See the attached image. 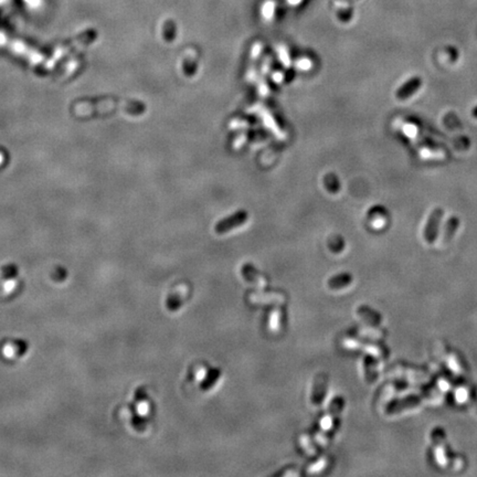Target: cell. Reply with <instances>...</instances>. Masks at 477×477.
I'll return each instance as SVG.
<instances>
[{
	"label": "cell",
	"instance_id": "obj_21",
	"mask_svg": "<svg viewBox=\"0 0 477 477\" xmlns=\"http://www.w3.org/2000/svg\"><path fill=\"white\" fill-rule=\"evenodd\" d=\"M451 380L452 379L447 374L443 373V371H439V373H437V382H439V385H440V390L444 392L451 390L452 385H453Z\"/></svg>",
	"mask_w": 477,
	"mask_h": 477
},
{
	"label": "cell",
	"instance_id": "obj_19",
	"mask_svg": "<svg viewBox=\"0 0 477 477\" xmlns=\"http://www.w3.org/2000/svg\"><path fill=\"white\" fill-rule=\"evenodd\" d=\"M324 182L326 189L331 193H337L340 190V182L335 174H327L324 178Z\"/></svg>",
	"mask_w": 477,
	"mask_h": 477
},
{
	"label": "cell",
	"instance_id": "obj_4",
	"mask_svg": "<svg viewBox=\"0 0 477 477\" xmlns=\"http://www.w3.org/2000/svg\"><path fill=\"white\" fill-rule=\"evenodd\" d=\"M435 351L454 374H456L458 376H464L467 373L466 366H465L463 359L461 358V356H459V353L456 352L455 350H453L452 348L447 347L444 342L436 343Z\"/></svg>",
	"mask_w": 477,
	"mask_h": 477
},
{
	"label": "cell",
	"instance_id": "obj_17",
	"mask_svg": "<svg viewBox=\"0 0 477 477\" xmlns=\"http://www.w3.org/2000/svg\"><path fill=\"white\" fill-rule=\"evenodd\" d=\"M365 377L369 384H373L377 380L378 377V368H377V363L373 358H366L365 359Z\"/></svg>",
	"mask_w": 477,
	"mask_h": 477
},
{
	"label": "cell",
	"instance_id": "obj_23",
	"mask_svg": "<svg viewBox=\"0 0 477 477\" xmlns=\"http://www.w3.org/2000/svg\"><path fill=\"white\" fill-rule=\"evenodd\" d=\"M472 116L474 118H477V106H475L472 110Z\"/></svg>",
	"mask_w": 477,
	"mask_h": 477
},
{
	"label": "cell",
	"instance_id": "obj_16",
	"mask_svg": "<svg viewBox=\"0 0 477 477\" xmlns=\"http://www.w3.org/2000/svg\"><path fill=\"white\" fill-rule=\"evenodd\" d=\"M242 273L244 277L250 282H252L253 284H258L259 286H265L266 285V281L261 276L258 271L255 270L251 264H246L242 270Z\"/></svg>",
	"mask_w": 477,
	"mask_h": 477
},
{
	"label": "cell",
	"instance_id": "obj_18",
	"mask_svg": "<svg viewBox=\"0 0 477 477\" xmlns=\"http://www.w3.org/2000/svg\"><path fill=\"white\" fill-rule=\"evenodd\" d=\"M459 225V221L457 218L452 217L448 219L446 226H445V231L444 234H443V244H446L452 240V237L455 234V232Z\"/></svg>",
	"mask_w": 477,
	"mask_h": 477
},
{
	"label": "cell",
	"instance_id": "obj_7",
	"mask_svg": "<svg viewBox=\"0 0 477 477\" xmlns=\"http://www.w3.org/2000/svg\"><path fill=\"white\" fill-rule=\"evenodd\" d=\"M443 214H444V211H443V209L441 208H436L431 212L424 229V240L426 241V243L432 244L436 240L437 234H439V228Z\"/></svg>",
	"mask_w": 477,
	"mask_h": 477
},
{
	"label": "cell",
	"instance_id": "obj_8",
	"mask_svg": "<svg viewBox=\"0 0 477 477\" xmlns=\"http://www.w3.org/2000/svg\"><path fill=\"white\" fill-rule=\"evenodd\" d=\"M343 408V399L340 397H337L334 399V401L331 402L328 413L326 414V417L321 420V426L323 429L327 431H334L335 428H337V419L338 415L340 414L341 410Z\"/></svg>",
	"mask_w": 477,
	"mask_h": 477
},
{
	"label": "cell",
	"instance_id": "obj_3",
	"mask_svg": "<svg viewBox=\"0 0 477 477\" xmlns=\"http://www.w3.org/2000/svg\"><path fill=\"white\" fill-rule=\"evenodd\" d=\"M387 376L390 377V378L419 382V384H424V382H428L431 379L428 371L404 364H396L391 366L390 368L387 369Z\"/></svg>",
	"mask_w": 477,
	"mask_h": 477
},
{
	"label": "cell",
	"instance_id": "obj_9",
	"mask_svg": "<svg viewBox=\"0 0 477 477\" xmlns=\"http://www.w3.org/2000/svg\"><path fill=\"white\" fill-rule=\"evenodd\" d=\"M421 86H422V79L420 76H412L398 88L396 96L400 101H406V99L411 97L413 94L417 93Z\"/></svg>",
	"mask_w": 477,
	"mask_h": 477
},
{
	"label": "cell",
	"instance_id": "obj_2",
	"mask_svg": "<svg viewBox=\"0 0 477 477\" xmlns=\"http://www.w3.org/2000/svg\"><path fill=\"white\" fill-rule=\"evenodd\" d=\"M443 401V393L437 389H431L422 395L400 399L388 404L387 413L393 415L406 411V410L421 407L424 403H440Z\"/></svg>",
	"mask_w": 477,
	"mask_h": 477
},
{
	"label": "cell",
	"instance_id": "obj_15",
	"mask_svg": "<svg viewBox=\"0 0 477 477\" xmlns=\"http://www.w3.org/2000/svg\"><path fill=\"white\" fill-rule=\"evenodd\" d=\"M187 294V288L185 290L184 287H180L178 291L171 294V295L167 299V307L171 312H175V310H178V308L181 306L182 303H184L185 296Z\"/></svg>",
	"mask_w": 477,
	"mask_h": 477
},
{
	"label": "cell",
	"instance_id": "obj_14",
	"mask_svg": "<svg viewBox=\"0 0 477 477\" xmlns=\"http://www.w3.org/2000/svg\"><path fill=\"white\" fill-rule=\"evenodd\" d=\"M352 276L348 273H341L339 275L332 276L328 281V287L330 290H342L351 284Z\"/></svg>",
	"mask_w": 477,
	"mask_h": 477
},
{
	"label": "cell",
	"instance_id": "obj_13",
	"mask_svg": "<svg viewBox=\"0 0 477 477\" xmlns=\"http://www.w3.org/2000/svg\"><path fill=\"white\" fill-rule=\"evenodd\" d=\"M454 395H455L456 400L459 403H470V406H477V400H473L472 392H470L469 387L465 384H459L455 390H454Z\"/></svg>",
	"mask_w": 477,
	"mask_h": 477
},
{
	"label": "cell",
	"instance_id": "obj_11",
	"mask_svg": "<svg viewBox=\"0 0 477 477\" xmlns=\"http://www.w3.org/2000/svg\"><path fill=\"white\" fill-rule=\"evenodd\" d=\"M357 313L365 323L369 325V328L379 332H385V330L381 328V316L377 312H375L374 309H370L367 306H360L357 310Z\"/></svg>",
	"mask_w": 477,
	"mask_h": 477
},
{
	"label": "cell",
	"instance_id": "obj_20",
	"mask_svg": "<svg viewBox=\"0 0 477 477\" xmlns=\"http://www.w3.org/2000/svg\"><path fill=\"white\" fill-rule=\"evenodd\" d=\"M220 376H221V371L219 369H212L209 373L206 380H203L202 385H201V389L204 390V391L209 390L210 388H211L215 384V382H217V380L220 378Z\"/></svg>",
	"mask_w": 477,
	"mask_h": 477
},
{
	"label": "cell",
	"instance_id": "obj_5",
	"mask_svg": "<svg viewBox=\"0 0 477 477\" xmlns=\"http://www.w3.org/2000/svg\"><path fill=\"white\" fill-rule=\"evenodd\" d=\"M343 346L353 349H362V350L368 352L373 357L380 360L386 359L388 354H389L388 353V349L384 345H381V343L360 339V338L357 337L346 338V340L343 341Z\"/></svg>",
	"mask_w": 477,
	"mask_h": 477
},
{
	"label": "cell",
	"instance_id": "obj_12",
	"mask_svg": "<svg viewBox=\"0 0 477 477\" xmlns=\"http://www.w3.org/2000/svg\"><path fill=\"white\" fill-rule=\"evenodd\" d=\"M327 384H328V376H327L326 374L321 373L316 376L313 395H312V402L313 404H315V406H319V404L323 402L325 393H326Z\"/></svg>",
	"mask_w": 477,
	"mask_h": 477
},
{
	"label": "cell",
	"instance_id": "obj_10",
	"mask_svg": "<svg viewBox=\"0 0 477 477\" xmlns=\"http://www.w3.org/2000/svg\"><path fill=\"white\" fill-rule=\"evenodd\" d=\"M408 387H409L408 382H402V381L389 382V384H387L379 392L378 398H377V402H378V404L388 402L390 398L395 397L399 392L404 391L406 390V388Z\"/></svg>",
	"mask_w": 477,
	"mask_h": 477
},
{
	"label": "cell",
	"instance_id": "obj_1",
	"mask_svg": "<svg viewBox=\"0 0 477 477\" xmlns=\"http://www.w3.org/2000/svg\"><path fill=\"white\" fill-rule=\"evenodd\" d=\"M431 440L434 447L435 461L441 467H452L453 469L459 470L464 466V459L459 455L452 454L443 430L436 428L432 431Z\"/></svg>",
	"mask_w": 477,
	"mask_h": 477
},
{
	"label": "cell",
	"instance_id": "obj_22",
	"mask_svg": "<svg viewBox=\"0 0 477 477\" xmlns=\"http://www.w3.org/2000/svg\"><path fill=\"white\" fill-rule=\"evenodd\" d=\"M138 400H140V399H138ZM137 411H138V413L142 414V415L148 413L149 407H148V403L145 401V399H143L142 401H141V400L138 401V403H137Z\"/></svg>",
	"mask_w": 477,
	"mask_h": 477
},
{
	"label": "cell",
	"instance_id": "obj_6",
	"mask_svg": "<svg viewBox=\"0 0 477 477\" xmlns=\"http://www.w3.org/2000/svg\"><path fill=\"white\" fill-rule=\"evenodd\" d=\"M249 218V213L246 211V210H240V211H236L234 214L230 215V217L223 219L222 221L215 225V232L218 234H224L226 232H229L231 230H233L234 228H237V226H241L247 222V220Z\"/></svg>",
	"mask_w": 477,
	"mask_h": 477
}]
</instances>
